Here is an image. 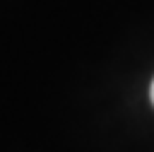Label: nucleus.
<instances>
[{
    "mask_svg": "<svg viewBox=\"0 0 154 152\" xmlns=\"http://www.w3.org/2000/svg\"><path fill=\"white\" fill-rule=\"evenodd\" d=\"M149 94H152V104H154V82H152V92Z\"/></svg>",
    "mask_w": 154,
    "mask_h": 152,
    "instance_id": "obj_1",
    "label": "nucleus"
}]
</instances>
